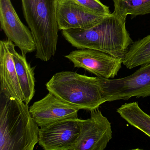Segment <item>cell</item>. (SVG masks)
<instances>
[{
  "mask_svg": "<svg viewBox=\"0 0 150 150\" xmlns=\"http://www.w3.org/2000/svg\"><path fill=\"white\" fill-rule=\"evenodd\" d=\"M80 110L51 92L29 108L31 117L39 128L64 119L78 118Z\"/></svg>",
  "mask_w": 150,
  "mask_h": 150,
  "instance_id": "10",
  "label": "cell"
},
{
  "mask_svg": "<svg viewBox=\"0 0 150 150\" xmlns=\"http://www.w3.org/2000/svg\"><path fill=\"white\" fill-rule=\"evenodd\" d=\"M82 119L69 118L39 128L38 144L45 150H73Z\"/></svg>",
  "mask_w": 150,
  "mask_h": 150,
  "instance_id": "7",
  "label": "cell"
},
{
  "mask_svg": "<svg viewBox=\"0 0 150 150\" xmlns=\"http://www.w3.org/2000/svg\"><path fill=\"white\" fill-rule=\"evenodd\" d=\"M113 13L126 20L128 15L132 19L137 16L150 14V0H113Z\"/></svg>",
  "mask_w": 150,
  "mask_h": 150,
  "instance_id": "16",
  "label": "cell"
},
{
  "mask_svg": "<svg viewBox=\"0 0 150 150\" xmlns=\"http://www.w3.org/2000/svg\"><path fill=\"white\" fill-rule=\"evenodd\" d=\"M125 23L126 20L112 13L93 28L62 30V34L77 49L97 50L123 59L134 42L126 30Z\"/></svg>",
  "mask_w": 150,
  "mask_h": 150,
  "instance_id": "1",
  "label": "cell"
},
{
  "mask_svg": "<svg viewBox=\"0 0 150 150\" xmlns=\"http://www.w3.org/2000/svg\"><path fill=\"white\" fill-rule=\"evenodd\" d=\"M100 78L106 102L150 96V63L141 66L132 74L115 79Z\"/></svg>",
  "mask_w": 150,
  "mask_h": 150,
  "instance_id": "5",
  "label": "cell"
},
{
  "mask_svg": "<svg viewBox=\"0 0 150 150\" xmlns=\"http://www.w3.org/2000/svg\"><path fill=\"white\" fill-rule=\"evenodd\" d=\"M117 112L129 124L150 137V116L140 108L137 102L123 104Z\"/></svg>",
  "mask_w": 150,
  "mask_h": 150,
  "instance_id": "14",
  "label": "cell"
},
{
  "mask_svg": "<svg viewBox=\"0 0 150 150\" xmlns=\"http://www.w3.org/2000/svg\"><path fill=\"white\" fill-rule=\"evenodd\" d=\"M76 2L90 11L101 15L111 14L109 7L102 3L100 0H75Z\"/></svg>",
  "mask_w": 150,
  "mask_h": 150,
  "instance_id": "17",
  "label": "cell"
},
{
  "mask_svg": "<svg viewBox=\"0 0 150 150\" xmlns=\"http://www.w3.org/2000/svg\"><path fill=\"white\" fill-rule=\"evenodd\" d=\"M13 43L8 39L0 42L1 95L23 101L11 50Z\"/></svg>",
  "mask_w": 150,
  "mask_h": 150,
  "instance_id": "12",
  "label": "cell"
},
{
  "mask_svg": "<svg viewBox=\"0 0 150 150\" xmlns=\"http://www.w3.org/2000/svg\"><path fill=\"white\" fill-rule=\"evenodd\" d=\"M74 67L83 68L97 77L113 79L122 67L123 59L93 49H79L64 56Z\"/></svg>",
  "mask_w": 150,
  "mask_h": 150,
  "instance_id": "6",
  "label": "cell"
},
{
  "mask_svg": "<svg viewBox=\"0 0 150 150\" xmlns=\"http://www.w3.org/2000/svg\"><path fill=\"white\" fill-rule=\"evenodd\" d=\"M81 121L80 133L73 150H103L112 137L110 122L98 108Z\"/></svg>",
  "mask_w": 150,
  "mask_h": 150,
  "instance_id": "8",
  "label": "cell"
},
{
  "mask_svg": "<svg viewBox=\"0 0 150 150\" xmlns=\"http://www.w3.org/2000/svg\"><path fill=\"white\" fill-rule=\"evenodd\" d=\"M1 95L0 150H33L38 142L39 127L28 104Z\"/></svg>",
  "mask_w": 150,
  "mask_h": 150,
  "instance_id": "2",
  "label": "cell"
},
{
  "mask_svg": "<svg viewBox=\"0 0 150 150\" xmlns=\"http://www.w3.org/2000/svg\"><path fill=\"white\" fill-rule=\"evenodd\" d=\"M0 23L8 40L20 49L23 56L36 51L32 33L20 20L11 0H0Z\"/></svg>",
  "mask_w": 150,
  "mask_h": 150,
  "instance_id": "9",
  "label": "cell"
},
{
  "mask_svg": "<svg viewBox=\"0 0 150 150\" xmlns=\"http://www.w3.org/2000/svg\"><path fill=\"white\" fill-rule=\"evenodd\" d=\"M15 45L13 43L11 47L18 81L23 95V101L28 104L34 97L35 93V67H31L27 61L26 56L19 54L15 50Z\"/></svg>",
  "mask_w": 150,
  "mask_h": 150,
  "instance_id": "13",
  "label": "cell"
},
{
  "mask_svg": "<svg viewBox=\"0 0 150 150\" xmlns=\"http://www.w3.org/2000/svg\"><path fill=\"white\" fill-rule=\"evenodd\" d=\"M57 16L59 29L64 30L90 28L100 23L106 16L92 12L75 0H57Z\"/></svg>",
  "mask_w": 150,
  "mask_h": 150,
  "instance_id": "11",
  "label": "cell"
},
{
  "mask_svg": "<svg viewBox=\"0 0 150 150\" xmlns=\"http://www.w3.org/2000/svg\"><path fill=\"white\" fill-rule=\"evenodd\" d=\"M46 88L61 100L81 110H91L106 102L100 78L65 71L57 73L46 83Z\"/></svg>",
  "mask_w": 150,
  "mask_h": 150,
  "instance_id": "4",
  "label": "cell"
},
{
  "mask_svg": "<svg viewBox=\"0 0 150 150\" xmlns=\"http://www.w3.org/2000/svg\"><path fill=\"white\" fill-rule=\"evenodd\" d=\"M150 63V35L133 42L128 49L123 64L129 69Z\"/></svg>",
  "mask_w": 150,
  "mask_h": 150,
  "instance_id": "15",
  "label": "cell"
},
{
  "mask_svg": "<svg viewBox=\"0 0 150 150\" xmlns=\"http://www.w3.org/2000/svg\"><path fill=\"white\" fill-rule=\"evenodd\" d=\"M23 16L36 45L35 57L47 62L57 50V0H21Z\"/></svg>",
  "mask_w": 150,
  "mask_h": 150,
  "instance_id": "3",
  "label": "cell"
}]
</instances>
